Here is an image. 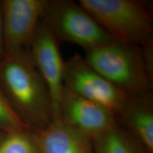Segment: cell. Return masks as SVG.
Returning <instances> with one entry per match:
<instances>
[{"instance_id": "6da1fadb", "label": "cell", "mask_w": 153, "mask_h": 153, "mask_svg": "<svg viewBox=\"0 0 153 153\" xmlns=\"http://www.w3.org/2000/svg\"><path fill=\"white\" fill-rule=\"evenodd\" d=\"M0 89L30 131H40L53 122L51 95L28 49L1 57Z\"/></svg>"}, {"instance_id": "7a4b0ae2", "label": "cell", "mask_w": 153, "mask_h": 153, "mask_svg": "<svg viewBox=\"0 0 153 153\" xmlns=\"http://www.w3.org/2000/svg\"><path fill=\"white\" fill-rule=\"evenodd\" d=\"M85 53L88 65L128 97L152 94L153 76L140 46L114 41Z\"/></svg>"}, {"instance_id": "3957f363", "label": "cell", "mask_w": 153, "mask_h": 153, "mask_svg": "<svg viewBox=\"0 0 153 153\" xmlns=\"http://www.w3.org/2000/svg\"><path fill=\"white\" fill-rule=\"evenodd\" d=\"M108 36L126 45L142 46L153 39L152 4L140 0H80Z\"/></svg>"}, {"instance_id": "277c9868", "label": "cell", "mask_w": 153, "mask_h": 153, "mask_svg": "<svg viewBox=\"0 0 153 153\" xmlns=\"http://www.w3.org/2000/svg\"><path fill=\"white\" fill-rule=\"evenodd\" d=\"M41 20L59 42L74 43L86 51L114 41L79 3L49 0Z\"/></svg>"}, {"instance_id": "5b68a950", "label": "cell", "mask_w": 153, "mask_h": 153, "mask_svg": "<svg viewBox=\"0 0 153 153\" xmlns=\"http://www.w3.org/2000/svg\"><path fill=\"white\" fill-rule=\"evenodd\" d=\"M63 83L76 94L105 107L116 118L129 97L88 65L77 53L65 61Z\"/></svg>"}, {"instance_id": "8992f818", "label": "cell", "mask_w": 153, "mask_h": 153, "mask_svg": "<svg viewBox=\"0 0 153 153\" xmlns=\"http://www.w3.org/2000/svg\"><path fill=\"white\" fill-rule=\"evenodd\" d=\"M28 51L34 65L48 89L52 101L53 121L60 120L65 61L61 55L59 41L42 20L38 23Z\"/></svg>"}, {"instance_id": "52a82bcc", "label": "cell", "mask_w": 153, "mask_h": 153, "mask_svg": "<svg viewBox=\"0 0 153 153\" xmlns=\"http://www.w3.org/2000/svg\"><path fill=\"white\" fill-rule=\"evenodd\" d=\"M49 0H3L4 53L29 48Z\"/></svg>"}, {"instance_id": "ba28073f", "label": "cell", "mask_w": 153, "mask_h": 153, "mask_svg": "<svg viewBox=\"0 0 153 153\" xmlns=\"http://www.w3.org/2000/svg\"><path fill=\"white\" fill-rule=\"evenodd\" d=\"M60 120L91 140L117 123L116 116L105 107L76 94L64 86Z\"/></svg>"}, {"instance_id": "9c48e42d", "label": "cell", "mask_w": 153, "mask_h": 153, "mask_svg": "<svg viewBox=\"0 0 153 153\" xmlns=\"http://www.w3.org/2000/svg\"><path fill=\"white\" fill-rule=\"evenodd\" d=\"M116 120L145 153H153L152 94L129 97Z\"/></svg>"}, {"instance_id": "30bf717a", "label": "cell", "mask_w": 153, "mask_h": 153, "mask_svg": "<svg viewBox=\"0 0 153 153\" xmlns=\"http://www.w3.org/2000/svg\"><path fill=\"white\" fill-rule=\"evenodd\" d=\"M34 133L41 153H94L90 138L60 120Z\"/></svg>"}, {"instance_id": "8fae6325", "label": "cell", "mask_w": 153, "mask_h": 153, "mask_svg": "<svg viewBox=\"0 0 153 153\" xmlns=\"http://www.w3.org/2000/svg\"><path fill=\"white\" fill-rule=\"evenodd\" d=\"M92 144L94 153H145L118 123L92 140Z\"/></svg>"}, {"instance_id": "7c38bea8", "label": "cell", "mask_w": 153, "mask_h": 153, "mask_svg": "<svg viewBox=\"0 0 153 153\" xmlns=\"http://www.w3.org/2000/svg\"><path fill=\"white\" fill-rule=\"evenodd\" d=\"M0 153H41L35 133L22 130L4 134L0 140Z\"/></svg>"}, {"instance_id": "4fadbf2b", "label": "cell", "mask_w": 153, "mask_h": 153, "mask_svg": "<svg viewBox=\"0 0 153 153\" xmlns=\"http://www.w3.org/2000/svg\"><path fill=\"white\" fill-rule=\"evenodd\" d=\"M29 130L20 119L0 89V131L11 132Z\"/></svg>"}, {"instance_id": "5bb4252c", "label": "cell", "mask_w": 153, "mask_h": 153, "mask_svg": "<svg viewBox=\"0 0 153 153\" xmlns=\"http://www.w3.org/2000/svg\"><path fill=\"white\" fill-rule=\"evenodd\" d=\"M4 54V38H3V25L1 16V5H0V58Z\"/></svg>"}, {"instance_id": "9a60e30c", "label": "cell", "mask_w": 153, "mask_h": 153, "mask_svg": "<svg viewBox=\"0 0 153 153\" xmlns=\"http://www.w3.org/2000/svg\"><path fill=\"white\" fill-rule=\"evenodd\" d=\"M4 134V133H2V132L0 131V140H1V139L2 138V137H3Z\"/></svg>"}]
</instances>
